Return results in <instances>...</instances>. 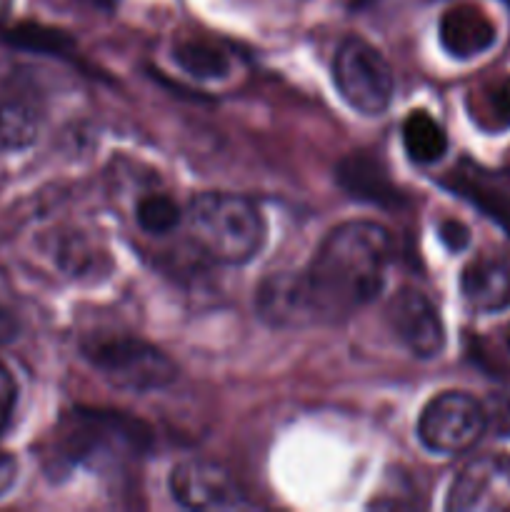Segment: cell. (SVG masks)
Wrapping results in <instances>:
<instances>
[{"label": "cell", "instance_id": "18", "mask_svg": "<svg viewBox=\"0 0 510 512\" xmlns=\"http://www.w3.org/2000/svg\"><path fill=\"white\" fill-rule=\"evenodd\" d=\"M180 218H183V213L175 205V200L163 193L145 195L135 205V223H138L140 230L150 235L170 233L173 228H178Z\"/></svg>", "mask_w": 510, "mask_h": 512}, {"label": "cell", "instance_id": "12", "mask_svg": "<svg viewBox=\"0 0 510 512\" xmlns=\"http://www.w3.org/2000/svg\"><path fill=\"white\" fill-rule=\"evenodd\" d=\"M440 45L448 50L453 58L470 60L475 55H483L485 50L493 48L495 25L488 15L475 5H455L445 10L438 25Z\"/></svg>", "mask_w": 510, "mask_h": 512}, {"label": "cell", "instance_id": "3", "mask_svg": "<svg viewBox=\"0 0 510 512\" xmlns=\"http://www.w3.org/2000/svg\"><path fill=\"white\" fill-rule=\"evenodd\" d=\"M195 245L220 265H243L260 253L268 235L263 213L245 195L200 193L188 210Z\"/></svg>", "mask_w": 510, "mask_h": 512}, {"label": "cell", "instance_id": "16", "mask_svg": "<svg viewBox=\"0 0 510 512\" xmlns=\"http://www.w3.org/2000/svg\"><path fill=\"white\" fill-rule=\"evenodd\" d=\"M173 58L183 73L198 80H218L230 73V55L210 40H180L173 50Z\"/></svg>", "mask_w": 510, "mask_h": 512}, {"label": "cell", "instance_id": "10", "mask_svg": "<svg viewBox=\"0 0 510 512\" xmlns=\"http://www.w3.org/2000/svg\"><path fill=\"white\" fill-rule=\"evenodd\" d=\"M255 310L260 318L273 328H310L315 325L310 310L308 293H305L303 273L283 270L273 273L258 285L255 293Z\"/></svg>", "mask_w": 510, "mask_h": 512}, {"label": "cell", "instance_id": "15", "mask_svg": "<svg viewBox=\"0 0 510 512\" xmlns=\"http://www.w3.org/2000/svg\"><path fill=\"white\" fill-rule=\"evenodd\" d=\"M403 148L410 160L430 165L443 158L448 150V138L435 118H430L425 110H413L403 120Z\"/></svg>", "mask_w": 510, "mask_h": 512}, {"label": "cell", "instance_id": "21", "mask_svg": "<svg viewBox=\"0 0 510 512\" xmlns=\"http://www.w3.org/2000/svg\"><path fill=\"white\" fill-rule=\"evenodd\" d=\"M20 335V315L8 298L0 293V345L13 343Z\"/></svg>", "mask_w": 510, "mask_h": 512}, {"label": "cell", "instance_id": "19", "mask_svg": "<svg viewBox=\"0 0 510 512\" xmlns=\"http://www.w3.org/2000/svg\"><path fill=\"white\" fill-rule=\"evenodd\" d=\"M38 135V120L23 103H0V148L15 150L30 145Z\"/></svg>", "mask_w": 510, "mask_h": 512}, {"label": "cell", "instance_id": "4", "mask_svg": "<svg viewBox=\"0 0 510 512\" xmlns=\"http://www.w3.org/2000/svg\"><path fill=\"white\" fill-rule=\"evenodd\" d=\"M83 350L88 363L125 393H155L178 378V368L163 350L130 335L90 340Z\"/></svg>", "mask_w": 510, "mask_h": 512}, {"label": "cell", "instance_id": "1", "mask_svg": "<svg viewBox=\"0 0 510 512\" xmlns=\"http://www.w3.org/2000/svg\"><path fill=\"white\" fill-rule=\"evenodd\" d=\"M393 240L373 220H348L330 230L303 273L315 325L358 313L383 290Z\"/></svg>", "mask_w": 510, "mask_h": 512}, {"label": "cell", "instance_id": "5", "mask_svg": "<svg viewBox=\"0 0 510 512\" xmlns=\"http://www.w3.org/2000/svg\"><path fill=\"white\" fill-rule=\"evenodd\" d=\"M333 80L345 103L363 115H380L393 100V70L363 38H345L335 50Z\"/></svg>", "mask_w": 510, "mask_h": 512}, {"label": "cell", "instance_id": "24", "mask_svg": "<svg viewBox=\"0 0 510 512\" xmlns=\"http://www.w3.org/2000/svg\"><path fill=\"white\" fill-rule=\"evenodd\" d=\"M90 3H95V5H105V8H110V5H113L115 0H90Z\"/></svg>", "mask_w": 510, "mask_h": 512}, {"label": "cell", "instance_id": "8", "mask_svg": "<svg viewBox=\"0 0 510 512\" xmlns=\"http://www.w3.org/2000/svg\"><path fill=\"white\" fill-rule=\"evenodd\" d=\"M170 495L188 510H240L250 508L243 488L233 475L208 460H185L170 473Z\"/></svg>", "mask_w": 510, "mask_h": 512}, {"label": "cell", "instance_id": "6", "mask_svg": "<svg viewBox=\"0 0 510 512\" xmlns=\"http://www.w3.org/2000/svg\"><path fill=\"white\" fill-rule=\"evenodd\" d=\"M488 415L480 400L460 390L435 395L418 418V438L430 453L458 455L473 448L485 433Z\"/></svg>", "mask_w": 510, "mask_h": 512}, {"label": "cell", "instance_id": "11", "mask_svg": "<svg viewBox=\"0 0 510 512\" xmlns=\"http://www.w3.org/2000/svg\"><path fill=\"white\" fill-rule=\"evenodd\" d=\"M460 293L475 313H500L510 305V260L478 255L460 275Z\"/></svg>", "mask_w": 510, "mask_h": 512}, {"label": "cell", "instance_id": "13", "mask_svg": "<svg viewBox=\"0 0 510 512\" xmlns=\"http://www.w3.org/2000/svg\"><path fill=\"white\" fill-rule=\"evenodd\" d=\"M338 183L353 198L365 200V203L383 205V208H395V205L403 203V193L395 188L383 165L370 155L353 153L340 160Z\"/></svg>", "mask_w": 510, "mask_h": 512}, {"label": "cell", "instance_id": "22", "mask_svg": "<svg viewBox=\"0 0 510 512\" xmlns=\"http://www.w3.org/2000/svg\"><path fill=\"white\" fill-rule=\"evenodd\" d=\"M440 240L445 243V248L458 253V250L468 248L470 230L460 220H445V223H440Z\"/></svg>", "mask_w": 510, "mask_h": 512}, {"label": "cell", "instance_id": "17", "mask_svg": "<svg viewBox=\"0 0 510 512\" xmlns=\"http://www.w3.org/2000/svg\"><path fill=\"white\" fill-rule=\"evenodd\" d=\"M3 38L8 43L18 45V48L38 50V53H53V55H68L73 50V38L65 35L58 28H45L38 23H20L15 28L5 30Z\"/></svg>", "mask_w": 510, "mask_h": 512}, {"label": "cell", "instance_id": "14", "mask_svg": "<svg viewBox=\"0 0 510 512\" xmlns=\"http://www.w3.org/2000/svg\"><path fill=\"white\" fill-rule=\"evenodd\" d=\"M470 118L488 133L510 130V75H495L470 93Z\"/></svg>", "mask_w": 510, "mask_h": 512}, {"label": "cell", "instance_id": "23", "mask_svg": "<svg viewBox=\"0 0 510 512\" xmlns=\"http://www.w3.org/2000/svg\"><path fill=\"white\" fill-rule=\"evenodd\" d=\"M15 478H18V460L8 450H0V495L13 488Z\"/></svg>", "mask_w": 510, "mask_h": 512}, {"label": "cell", "instance_id": "2", "mask_svg": "<svg viewBox=\"0 0 510 512\" xmlns=\"http://www.w3.org/2000/svg\"><path fill=\"white\" fill-rule=\"evenodd\" d=\"M150 443V430L128 415L110 410L75 408L53 428L45 463L53 473H70L78 465L133 458Z\"/></svg>", "mask_w": 510, "mask_h": 512}, {"label": "cell", "instance_id": "20", "mask_svg": "<svg viewBox=\"0 0 510 512\" xmlns=\"http://www.w3.org/2000/svg\"><path fill=\"white\" fill-rule=\"evenodd\" d=\"M15 400H18V385H15L13 373L0 363V433H3L5 425L10 423Z\"/></svg>", "mask_w": 510, "mask_h": 512}, {"label": "cell", "instance_id": "25", "mask_svg": "<svg viewBox=\"0 0 510 512\" xmlns=\"http://www.w3.org/2000/svg\"><path fill=\"white\" fill-rule=\"evenodd\" d=\"M370 3H373V0H353L355 8H365V5H370Z\"/></svg>", "mask_w": 510, "mask_h": 512}, {"label": "cell", "instance_id": "9", "mask_svg": "<svg viewBox=\"0 0 510 512\" xmlns=\"http://www.w3.org/2000/svg\"><path fill=\"white\" fill-rule=\"evenodd\" d=\"M390 330L395 338L415 355L430 360L440 355L445 345V328L438 308L425 293L415 288H403L385 310Z\"/></svg>", "mask_w": 510, "mask_h": 512}, {"label": "cell", "instance_id": "7", "mask_svg": "<svg viewBox=\"0 0 510 512\" xmlns=\"http://www.w3.org/2000/svg\"><path fill=\"white\" fill-rule=\"evenodd\" d=\"M445 508L453 512H510V455L473 458L450 485Z\"/></svg>", "mask_w": 510, "mask_h": 512}]
</instances>
